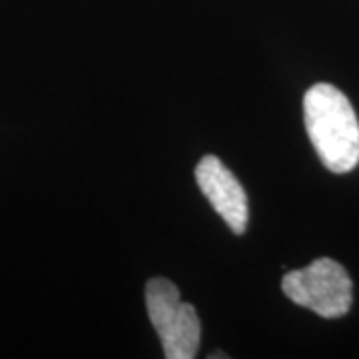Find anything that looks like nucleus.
<instances>
[{
    "label": "nucleus",
    "instance_id": "nucleus-1",
    "mask_svg": "<svg viewBox=\"0 0 359 359\" xmlns=\"http://www.w3.org/2000/svg\"><path fill=\"white\" fill-rule=\"evenodd\" d=\"M306 130L316 152L334 174L359 164V122L347 96L332 84H316L304 98Z\"/></svg>",
    "mask_w": 359,
    "mask_h": 359
},
{
    "label": "nucleus",
    "instance_id": "nucleus-2",
    "mask_svg": "<svg viewBox=\"0 0 359 359\" xmlns=\"http://www.w3.org/2000/svg\"><path fill=\"white\" fill-rule=\"evenodd\" d=\"M146 308L168 359H194L200 347L202 325L196 309L182 302L170 280L154 278L146 283Z\"/></svg>",
    "mask_w": 359,
    "mask_h": 359
},
{
    "label": "nucleus",
    "instance_id": "nucleus-3",
    "mask_svg": "<svg viewBox=\"0 0 359 359\" xmlns=\"http://www.w3.org/2000/svg\"><path fill=\"white\" fill-rule=\"evenodd\" d=\"M351 287L346 268L332 257H320L308 268L285 273L282 280L283 294L294 304L311 309L325 320L341 318L351 309Z\"/></svg>",
    "mask_w": 359,
    "mask_h": 359
},
{
    "label": "nucleus",
    "instance_id": "nucleus-4",
    "mask_svg": "<svg viewBox=\"0 0 359 359\" xmlns=\"http://www.w3.org/2000/svg\"><path fill=\"white\" fill-rule=\"evenodd\" d=\"M196 182L233 233L248 226V196L242 184L216 156H204L196 166Z\"/></svg>",
    "mask_w": 359,
    "mask_h": 359
}]
</instances>
